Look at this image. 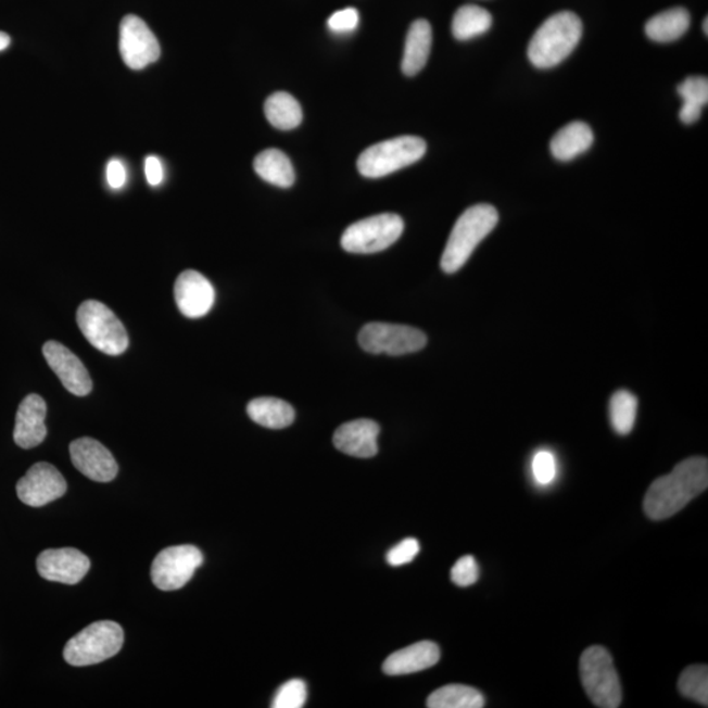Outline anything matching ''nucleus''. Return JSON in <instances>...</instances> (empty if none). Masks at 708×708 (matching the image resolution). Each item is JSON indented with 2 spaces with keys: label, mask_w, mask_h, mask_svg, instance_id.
Here are the masks:
<instances>
[{
  "label": "nucleus",
  "mask_w": 708,
  "mask_h": 708,
  "mask_svg": "<svg viewBox=\"0 0 708 708\" xmlns=\"http://www.w3.org/2000/svg\"><path fill=\"white\" fill-rule=\"evenodd\" d=\"M704 30H705V35H708V17L705 18Z\"/></svg>",
  "instance_id": "ea45409f"
},
{
  "label": "nucleus",
  "mask_w": 708,
  "mask_h": 708,
  "mask_svg": "<svg viewBox=\"0 0 708 708\" xmlns=\"http://www.w3.org/2000/svg\"><path fill=\"white\" fill-rule=\"evenodd\" d=\"M66 491L65 478L53 465L47 463L31 466L16 485L18 498L34 508L59 501Z\"/></svg>",
  "instance_id": "f8f14e48"
},
{
  "label": "nucleus",
  "mask_w": 708,
  "mask_h": 708,
  "mask_svg": "<svg viewBox=\"0 0 708 708\" xmlns=\"http://www.w3.org/2000/svg\"><path fill=\"white\" fill-rule=\"evenodd\" d=\"M679 691L684 697L708 705V668L707 666L688 667L681 673Z\"/></svg>",
  "instance_id": "c85d7f7f"
},
{
  "label": "nucleus",
  "mask_w": 708,
  "mask_h": 708,
  "mask_svg": "<svg viewBox=\"0 0 708 708\" xmlns=\"http://www.w3.org/2000/svg\"><path fill=\"white\" fill-rule=\"evenodd\" d=\"M581 36H583V23L573 12L565 11L549 16L529 43V60L539 68L558 66L571 55Z\"/></svg>",
  "instance_id": "f03ea898"
},
{
  "label": "nucleus",
  "mask_w": 708,
  "mask_h": 708,
  "mask_svg": "<svg viewBox=\"0 0 708 708\" xmlns=\"http://www.w3.org/2000/svg\"><path fill=\"white\" fill-rule=\"evenodd\" d=\"M701 110L704 109H700L698 105L687 103L682 104V109L680 111L681 122L686 125L697 123L701 116Z\"/></svg>",
  "instance_id": "4c0bfd02"
},
{
  "label": "nucleus",
  "mask_w": 708,
  "mask_h": 708,
  "mask_svg": "<svg viewBox=\"0 0 708 708\" xmlns=\"http://www.w3.org/2000/svg\"><path fill=\"white\" fill-rule=\"evenodd\" d=\"M246 414L252 421L269 429L288 428L295 419L294 408L277 397H257L251 401Z\"/></svg>",
  "instance_id": "4be33fe9"
},
{
  "label": "nucleus",
  "mask_w": 708,
  "mask_h": 708,
  "mask_svg": "<svg viewBox=\"0 0 708 708\" xmlns=\"http://www.w3.org/2000/svg\"><path fill=\"white\" fill-rule=\"evenodd\" d=\"M708 486V460L694 457L682 460L666 477L656 479L644 497V511L654 521L679 514Z\"/></svg>",
  "instance_id": "f257e3e1"
},
{
  "label": "nucleus",
  "mask_w": 708,
  "mask_h": 708,
  "mask_svg": "<svg viewBox=\"0 0 708 708\" xmlns=\"http://www.w3.org/2000/svg\"><path fill=\"white\" fill-rule=\"evenodd\" d=\"M479 573V566L476 558L471 555H466L455 562L451 577L455 585L466 587L477 583Z\"/></svg>",
  "instance_id": "473e14b6"
},
{
  "label": "nucleus",
  "mask_w": 708,
  "mask_h": 708,
  "mask_svg": "<svg viewBox=\"0 0 708 708\" xmlns=\"http://www.w3.org/2000/svg\"><path fill=\"white\" fill-rule=\"evenodd\" d=\"M440 656L438 644L429 641L416 643L389 656L383 662V672L390 675L421 672L434 667Z\"/></svg>",
  "instance_id": "6ab92c4d"
},
{
  "label": "nucleus",
  "mask_w": 708,
  "mask_h": 708,
  "mask_svg": "<svg viewBox=\"0 0 708 708\" xmlns=\"http://www.w3.org/2000/svg\"><path fill=\"white\" fill-rule=\"evenodd\" d=\"M11 39L8 34H4V31H0V52L2 50H5L10 47Z\"/></svg>",
  "instance_id": "58836bf2"
},
{
  "label": "nucleus",
  "mask_w": 708,
  "mask_h": 708,
  "mask_svg": "<svg viewBox=\"0 0 708 708\" xmlns=\"http://www.w3.org/2000/svg\"><path fill=\"white\" fill-rule=\"evenodd\" d=\"M492 25V15L489 11L476 4L463 5L453 17L452 31L455 39L467 41L482 36Z\"/></svg>",
  "instance_id": "a878e982"
},
{
  "label": "nucleus",
  "mask_w": 708,
  "mask_h": 708,
  "mask_svg": "<svg viewBox=\"0 0 708 708\" xmlns=\"http://www.w3.org/2000/svg\"><path fill=\"white\" fill-rule=\"evenodd\" d=\"M403 230V219L396 214H378L347 227L341 246L351 254H376L393 245Z\"/></svg>",
  "instance_id": "6e6552de"
},
{
  "label": "nucleus",
  "mask_w": 708,
  "mask_h": 708,
  "mask_svg": "<svg viewBox=\"0 0 708 708\" xmlns=\"http://www.w3.org/2000/svg\"><path fill=\"white\" fill-rule=\"evenodd\" d=\"M679 94L684 103L704 109L708 103V80L705 77H691L679 86Z\"/></svg>",
  "instance_id": "7c9ffc66"
},
{
  "label": "nucleus",
  "mask_w": 708,
  "mask_h": 708,
  "mask_svg": "<svg viewBox=\"0 0 708 708\" xmlns=\"http://www.w3.org/2000/svg\"><path fill=\"white\" fill-rule=\"evenodd\" d=\"M427 153V143L420 137L403 136L372 144L357 161L359 174L379 179L419 162Z\"/></svg>",
  "instance_id": "39448f33"
},
{
  "label": "nucleus",
  "mask_w": 708,
  "mask_h": 708,
  "mask_svg": "<svg viewBox=\"0 0 708 708\" xmlns=\"http://www.w3.org/2000/svg\"><path fill=\"white\" fill-rule=\"evenodd\" d=\"M254 168L256 174L271 186L289 188L294 185L293 164L280 150L269 149L263 151L255 157Z\"/></svg>",
  "instance_id": "b1692460"
},
{
  "label": "nucleus",
  "mask_w": 708,
  "mask_h": 708,
  "mask_svg": "<svg viewBox=\"0 0 708 708\" xmlns=\"http://www.w3.org/2000/svg\"><path fill=\"white\" fill-rule=\"evenodd\" d=\"M358 12L354 9H345L338 12L328 18V27L334 34H350V31L357 28Z\"/></svg>",
  "instance_id": "f704fd0d"
},
{
  "label": "nucleus",
  "mask_w": 708,
  "mask_h": 708,
  "mask_svg": "<svg viewBox=\"0 0 708 708\" xmlns=\"http://www.w3.org/2000/svg\"><path fill=\"white\" fill-rule=\"evenodd\" d=\"M119 53L126 66L142 69L160 60L161 46L141 17L128 15L119 25Z\"/></svg>",
  "instance_id": "9b49d317"
},
{
  "label": "nucleus",
  "mask_w": 708,
  "mask_h": 708,
  "mask_svg": "<svg viewBox=\"0 0 708 708\" xmlns=\"http://www.w3.org/2000/svg\"><path fill=\"white\" fill-rule=\"evenodd\" d=\"M48 407L40 395L30 394L21 403L16 414L14 440L22 448L39 446L48 434Z\"/></svg>",
  "instance_id": "f3484780"
},
{
  "label": "nucleus",
  "mask_w": 708,
  "mask_h": 708,
  "mask_svg": "<svg viewBox=\"0 0 708 708\" xmlns=\"http://www.w3.org/2000/svg\"><path fill=\"white\" fill-rule=\"evenodd\" d=\"M379 426L369 419L343 423L333 434V444L341 453L356 458H371L378 453Z\"/></svg>",
  "instance_id": "a211bd4d"
},
{
  "label": "nucleus",
  "mask_w": 708,
  "mask_h": 708,
  "mask_svg": "<svg viewBox=\"0 0 708 708\" xmlns=\"http://www.w3.org/2000/svg\"><path fill=\"white\" fill-rule=\"evenodd\" d=\"M691 14L682 8L660 12L646 25L649 40L655 42H672L681 39L691 27Z\"/></svg>",
  "instance_id": "5701e85b"
},
{
  "label": "nucleus",
  "mask_w": 708,
  "mask_h": 708,
  "mask_svg": "<svg viewBox=\"0 0 708 708\" xmlns=\"http://www.w3.org/2000/svg\"><path fill=\"white\" fill-rule=\"evenodd\" d=\"M265 116L276 129L292 130L300 126L303 113L299 101L287 92H276L265 101Z\"/></svg>",
  "instance_id": "393cba45"
},
{
  "label": "nucleus",
  "mask_w": 708,
  "mask_h": 708,
  "mask_svg": "<svg viewBox=\"0 0 708 708\" xmlns=\"http://www.w3.org/2000/svg\"><path fill=\"white\" fill-rule=\"evenodd\" d=\"M81 333L100 352L118 356L129 346L128 332L111 308L98 301L81 303L77 313Z\"/></svg>",
  "instance_id": "0eeeda50"
},
{
  "label": "nucleus",
  "mask_w": 708,
  "mask_h": 708,
  "mask_svg": "<svg viewBox=\"0 0 708 708\" xmlns=\"http://www.w3.org/2000/svg\"><path fill=\"white\" fill-rule=\"evenodd\" d=\"M69 455L75 467L93 482L109 483L117 477L116 459L99 441L84 438L69 445Z\"/></svg>",
  "instance_id": "2eb2a0df"
},
{
  "label": "nucleus",
  "mask_w": 708,
  "mask_h": 708,
  "mask_svg": "<svg viewBox=\"0 0 708 708\" xmlns=\"http://www.w3.org/2000/svg\"><path fill=\"white\" fill-rule=\"evenodd\" d=\"M533 476L535 482L541 485L552 484L558 472L555 455L548 451H541L533 458Z\"/></svg>",
  "instance_id": "2f4dec72"
},
{
  "label": "nucleus",
  "mask_w": 708,
  "mask_h": 708,
  "mask_svg": "<svg viewBox=\"0 0 708 708\" xmlns=\"http://www.w3.org/2000/svg\"><path fill=\"white\" fill-rule=\"evenodd\" d=\"M307 699V686L302 680H290L278 688L275 695L274 708H301Z\"/></svg>",
  "instance_id": "c756f323"
},
{
  "label": "nucleus",
  "mask_w": 708,
  "mask_h": 708,
  "mask_svg": "<svg viewBox=\"0 0 708 708\" xmlns=\"http://www.w3.org/2000/svg\"><path fill=\"white\" fill-rule=\"evenodd\" d=\"M204 562V555L192 545L164 548L151 566V580L161 591H177L193 578Z\"/></svg>",
  "instance_id": "9d476101"
},
{
  "label": "nucleus",
  "mask_w": 708,
  "mask_h": 708,
  "mask_svg": "<svg viewBox=\"0 0 708 708\" xmlns=\"http://www.w3.org/2000/svg\"><path fill=\"white\" fill-rule=\"evenodd\" d=\"M40 577L55 583L75 585L90 571L91 561L77 548H50L37 558Z\"/></svg>",
  "instance_id": "ddd939ff"
},
{
  "label": "nucleus",
  "mask_w": 708,
  "mask_h": 708,
  "mask_svg": "<svg viewBox=\"0 0 708 708\" xmlns=\"http://www.w3.org/2000/svg\"><path fill=\"white\" fill-rule=\"evenodd\" d=\"M124 646V630L113 621L94 622L75 635L63 649L73 667H88L116 656Z\"/></svg>",
  "instance_id": "20e7f679"
},
{
  "label": "nucleus",
  "mask_w": 708,
  "mask_h": 708,
  "mask_svg": "<svg viewBox=\"0 0 708 708\" xmlns=\"http://www.w3.org/2000/svg\"><path fill=\"white\" fill-rule=\"evenodd\" d=\"M610 421L618 434L628 435L634 429L637 415L636 396L628 390H619L610 400Z\"/></svg>",
  "instance_id": "cd10ccee"
},
{
  "label": "nucleus",
  "mask_w": 708,
  "mask_h": 708,
  "mask_svg": "<svg viewBox=\"0 0 708 708\" xmlns=\"http://www.w3.org/2000/svg\"><path fill=\"white\" fill-rule=\"evenodd\" d=\"M497 223L498 213L492 205L479 204L467 208L448 237L441 257L442 270L445 274H455L463 268L480 242L495 229Z\"/></svg>",
  "instance_id": "7ed1b4c3"
},
{
  "label": "nucleus",
  "mask_w": 708,
  "mask_h": 708,
  "mask_svg": "<svg viewBox=\"0 0 708 708\" xmlns=\"http://www.w3.org/2000/svg\"><path fill=\"white\" fill-rule=\"evenodd\" d=\"M50 369L61 379L65 389L77 396L91 393L92 381L90 372L75 354L59 341H48L42 347Z\"/></svg>",
  "instance_id": "4468645a"
},
{
  "label": "nucleus",
  "mask_w": 708,
  "mask_h": 708,
  "mask_svg": "<svg viewBox=\"0 0 708 708\" xmlns=\"http://www.w3.org/2000/svg\"><path fill=\"white\" fill-rule=\"evenodd\" d=\"M427 341L422 331L402 325L369 324L358 333V343L364 351L389 356L419 352Z\"/></svg>",
  "instance_id": "1a4fd4ad"
},
{
  "label": "nucleus",
  "mask_w": 708,
  "mask_h": 708,
  "mask_svg": "<svg viewBox=\"0 0 708 708\" xmlns=\"http://www.w3.org/2000/svg\"><path fill=\"white\" fill-rule=\"evenodd\" d=\"M144 170H147V177L150 186L156 187L160 186L163 181V166L160 157L150 155L144 162Z\"/></svg>",
  "instance_id": "e433bc0d"
},
{
  "label": "nucleus",
  "mask_w": 708,
  "mask_h": 708,
  "mask_svg": "<svg viewBox=\"0 0 708 708\" xmlns=\"http://www.w3.org/2000/svg\"><path fill=\"white\" fill-rule=\"evenodd\" d=\"M420 553V543L415 539H407L397 543L388 554V562L391 567H401L413 561Z\"/></svg>",
  "instance_id": "72a5a7b5"
},
{
  "label": "nucleus",
  "mask_w": 708,
  "mask_h": 708,
  "mask_svg": "<svg viewBox=\"0 0 708 708\" xmlns=\"http://www.w3.org/2000/svg\"><path fill=\"white\" fill-rule=\"evenodd\" d=\"M484 705L483 694L465 685L441 687L427 699L429 708H482Z\"/></svg>",
  "instance_id": "bb28decb"
},
{
  "label": "nucleus",
  "mask_w": 708,
  "mask_h": 708,
  "mask_svg": "<svg viewBox=\"0 0 708 708\" xmlns=\"http://www.w3.org/2000/svg\"><path fill=\"white\" fill-rule=\"evenodd\" d=\"M106 179L113 189L123 188L126 181V170L122 161L112 160L106 167Z\"/></svg>",
  "instance_id": "c9c22d12"
},
{
  "label": "nucleus",
  "mask_w": 708,
  "mask_h": 708,
  "mask_svg": "<svg viewBox=\"0 0 708 708\" xmlns=\"http://www.w3.org/2000/svg\"><path fill=\"white\" fill-rule=\"evenodd\" d=\"M594 141L591 126L583 122H573L561 128L549 143L555 160L570 162L590 150Z\"/></svg>",
  "instance_id": "412c9836"
},
{
  "label": "nucleus",
  "mask_w": 708,
  "mask_h": 708,
  "mask_svg": "<svg viewBox=\"0 0 708 708\" xmlns=\"http://www.w3.org/2000/svg\"><path fill=\"white\" fill-rule=\"evenodd\" d=\"M580 675L594 705L600 708L621 706V682L608 649L599 646L585 649L580 659Z\"/></svg>",
  "instance_id": "423d86ee"
},
{
  "label": "nucleus",
  "mask_w": 708,
  "mask_h": 708,
  "mask_svg": "<svg viewBox=\"0 0 708 708\" xmlns=\"http://www.w3.org/2000/svg\"><path fill=\"white\" fill-rule=\"evenodd\" d=\"M175 300L180 313L198 319L211 312L216 301V290L198 270H185L175 283Z\"/></svg>",
  "instance_id": "dca6fc26"
},
{
  "label": "nucleus",
  "mask_w": 708,
  "mask_h": 708,
  "mask_svg": "<svg viewBox=\"0 0 708 708\" xmlns=\"http://www.w3.org/2000/svg\"><path fill=\"white\" fill-rule=\"evenodd\" d=\"M432 48V27L420 18L410 25L406 48L402 61V69L407 77H415L427 65Z\"/></svg>",
  "instance_id": "aec40b11"
}]
</instances>
